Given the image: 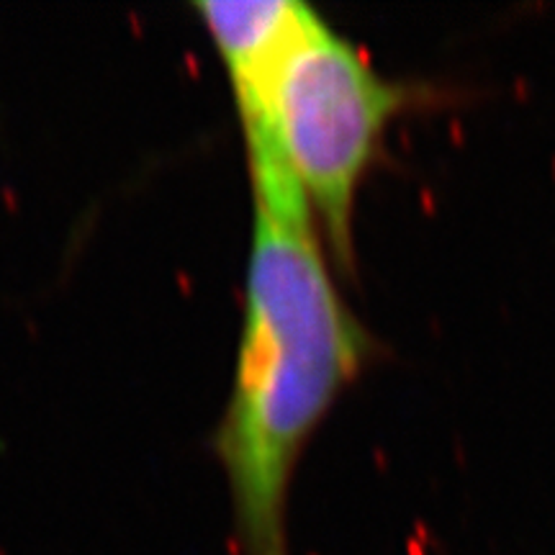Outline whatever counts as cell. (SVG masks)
<instances>
[{"mask_svg":"<svg viewBox=\"0 0 555 555\" xmlns=\"http://www.w3.org/2000/svg\"><path fill=\"white\" fill-rule=\"evenodd\" d=\"M249 175L252 235L235 373L211 450L239 555H291L288 504L308 440L375 352L345 303L314 214L281 170Z\"/></svg>","mask_w":555,"mask_h":555,"instance_id":"obj_1","label":"cell"},{"mask_svg":"<svg viewBox=\"0 0 555 555\" xmlns=\"http://www.w3.org/2000/svg\"><path fill=\"white\" fill-rule=\"evenodd\" d=\"M247 162H278L301 188L332 265L355 273V203L411 101L355 41L311 8L257 80L232 87Z\"/></svg>","mask_w":555,"mask_h":555,"instance_id":"obj_2","label":"cell"}]
</instances>
